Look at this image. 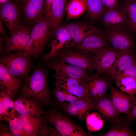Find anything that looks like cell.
Masks as SVG:
<instances>
[{"label":"cell","mask_w":136,"mask_h":136,"mask_svg":"<svg viewBox=\"0 0 136 136\" xmlns=\"http://www.w3.org/2000/svg\"><path fill=\"white\" fill-rule=\"evenodd\" d=\"M72 38L68 48H72L90 35L103 32L94 26L84 22L67 23L64 25Z\"/></svg>","instance_id":"2e32d148"},{"label":"cell","mask_w":136,"mask_h":136,"mask_svg":"<svg viewBox=\"0 0 136 136\" xmlns=\"http://www.w3.org/2000/svg\"><path fill=\"white\" fill-rule=\"evenodd\" d=\"M67 0H53L50 11L47 17L51 26V38L56 29L61 25L65 11Z\"/></svg>","instance_id":"cb8c5ba5"},{"label":"cell","mask_w":136,"mask_h":136,"mask_svg":"<svg viewBox=\"0 0 136 136\" xmlns=\"http://www.w3.org/2000/svg\"><path fill=\"white\" fill-rule=\"evenodd\" d=\"M14 114L28 136H60L54 128L48 126L44 116H30L17 112Z\"/></svg>","instance_id":"5b68a950"},{"label":"cell","mask_w":136,"mask_h":136,"mask_svg":"<svg viewBox=\"0 0 136 136\" xmlns=\"http://www.w3.org/2000/svg\"><path fill=\"white\" fill-rule=\"evenodd\" d=\"M120 52L113 48L107 47L96 52L92 58L93 67L96 71L95 75L100 76L109 69Z\"/></svg>","instance_id":"30bf717a"},{"label":"cell","mask_w":136,"mask_h":136,"mask_svg":"<svg viewBox=\"0 0 136 136\" xmlns=\"http://www.w3.org/2000/svg\"><path fill=\"white\" fill-rule=\"evenodd\" d=\"M0 7V20L4 23L11 35L22 23L21 9L12 1H9Z\"/></svg>","instance_id":"4fadbf2b"},{"label":"cell","mask_w":136,"mask_h":136,"mask_svg":"<svg viewBox=\"0 0 136 136\" xmlns=\"http://www.w3.org/2000/svg\"><path fill=\"white\" fill-rule=\"evenodd\" d=\"M22 96L35 100L42 106L53 105L48 88L45 70L38 66L24 78L21 87Z\"/></svg>","instance_id":"6da1fadb"},{"label":"cell","mask_w":136,"mask_h":136,"mask_svg":"<svg viewBox=\"0 0 136 136\" xmlns=\"http://www.w3.org/2000/svg\"><path fill=\"white\" fill-rule=\"evenodd\" d=\"M54 96L55 103L63 110L68 106L76 104L79 99L56 87L54 92Z\"/></svg>","instance_id":"f546056e"},{"label":"cell","mask_w":136,"mask_h":136,"mask_svg":"<svg viewBox=\"0 0 136 136\" xmlns=\"http://www.w3.org/2000/svg\"><path fill=\"white\" fill-rule=\"evenodd\" d=\"M0 119L6 120L15 113L14 102L6 90L0 89Z\"/></svg>","instance_id":"484cf974"},{"label":"cell","mask_w":136,"mask_h":136,"mask_svg":"<svg viewBox=\"0 0 136 136\" xmlns=\"http://www.w3.org/2000/svg\"><path fill=\"white\" fill-rule=\"evenodd\" d=\"M30 35L33 42L35 57H39L51 38V24L46 15H43L30 28Z\"/></svg>","instance_id":"8992f818"},{"label":"cell","mask_w":136,"mask_h":136,"mask_svg":"<svg viewBox=\"0 0 136 136\" xmlns=\"http://www.w3.org/2000/svg\"><path fill=\"white\" fill-rule=\"evenodd\" d=\"M51 38L52 40L50 50L43 57L46 62L50 61L68 48L72 40L68 30L63 24L56 29Z\"/></svg>","instance_id":"9c48e42d"},{"label":"cell","mask_w":136,"mask_h":136,"mask_svg":"<svg viewBox=\"0 0 136 136\" xmlns=\"http://www.w3.org/2000/svg\"><path fill=\"white\" fill-rule=\"evenodd\" d=\"M3 22L0 20V34L4 37H7V34L3 26Z\"/></svg>","instance_id":"60d3db41"},{"label":"cell","mask_w":136,"mask_h":136,"mask_svg":"<svg viewBox=\"0 0 136 136\" xmlns=\"http://www.w3.org/2000/svg\"><path fill=\"white\" fill-rule=\"evenodd\" d=\"M47 66L55 73L86 82L89 81L93 76L86 71L67 64L58 59H52L48 61Z\"/></svg>","instance_id":"8fae6325"},{"label":"cell","mask_w":136,"mask_h":136,"mask_svg":"<svg viewBox=\"0 0 136 136\" xmlns=\"http://www.w3.org/2000/svg\"><path fill=\"white\" fill-rule=\"evenodd\" d=\"M101 18L103 24L108 30L122 31L128 28L123 8L119 7L106 10Z\"/></svg>","instance_id":"5bb4252c"},{"label":"cell","mask_w":136,"mask_h":136,"mask_svg":"<svg viewBox=\"0 0 136 136\" xmlns=\"http://www.w3.org/2000/svg\"><path fill=\"white\" fill-rule=\"evenodd\" d=\"M16 112L29 116H44L46 111L35 100L21 96L14 101Z\"/></svg>","instance_id":"603a6c76"},{"label":"cell","mask_w":136,"mask_h":136,"mask_svg":"<svg viewBox=\"0 0 136 136\" xmlns=\"http://www.w3.org/2000/svg\"><path fill=\"white\" fill-rule=\"evenodd\" d=\"M135 62L136 57L133 53L120 51L112 65L104 73L105 77L114 81L127 67Z\"/></svg>","instance_id":"ac0fdd59"},{"label":"cell","mask_w":136,"mask_h":136,"mask_svg":"<svg viewBox=\"0 0 136 136\" xmlns=\"http://www.w3.org/2000/svg\"><path fill=\"white\" fill-rule=\"evenodd\" d=\"M114 81L122 92L130 96L136 94V78L121 74Z\"/></svg>","instance_id":"83f0119b"},{"label":"cell","mask_w":136,"mask_h":136,"mask_svg":"<svg viewBox=\"0 0 136 136\" xmlns=\"http://www.w3.org/2000/svg\"><path fill=\"white\" fill-rule=\"evenodd\" d=\"M10 0H0V7H1L6 3L9 2Z\"/></svg>","instance_id":"7bdbcfd3"},{"label":"cell","mask_w":136,"mask_h":136,"mask_svg":"<svg viewBox=\"0 0 136 136\" xmlns=\"http://www.w3.org/2000/svg\"><path fill=\"white\" fill-rule=\"evenodd\" d=\"M28 0H15V1L17 2L22 3V4L27 2Z\"/></svg>","instance_id":"ee69618b"},{"label":"cell","mask_w":136,"mask_h":136,"mask_svg":"<svg viewBox=\"0 0 136 136\" xmlns=\"http://www.w3.org/2000/svg\"><path fill=\"white\" fill-rule=\"evenodd\" d=\"M44 117L60 136H89L80 125L74 123L68 117L55 109L46 111Z\"/></svg>","instance_id":"277c9868"},{"label":"cell","mask_w":136,"mask_h":136,"mask_svg":"<svg viewBox=\"0 0 136 136\" xmlns=\"http://www.w3.org/2000/svg\"><path fill=\"white\" fill-rule=\"evenodd\" d=\"M45 0H28L22 4L21 10L25 24L32 26L45 14Z\"/></svg>","instance_id":"9a60e30c"},{"label":"cell","mask_w":136,"mask_h":136,"mask_svg":"<svg viewBox=\"0 0 136 136\" xmlns=\"http://www.w3.org/2000/svg\"><path fill=\"white\" fill-rule=\"evenodd\" d=\"M53 0H45L44 14L48 17L50 14Z\"/></svg>","instance_id":"ab89813d"},{"label":"cell","mask_w":136,"mask_h":136,"mask_svg":"<svg viewBox=\"0 0 136 136\" xmlns=\"http://www.w3.org/2000/svg\"></svg>","instance_id":"f6af8a7d"},{"label":"cell","mask_w":136,"mask_h":136,"mask_svg":"<svg viewBox=\"0 0 136 136\" xmlns=\"http://www.w3.org/2000/svg\"><path fill=\"white\" fill-rule=\"evenodd\" d=\"M0 135L1 136H13L9 127L1 125L0 126Z\"/></svg>","instance_id":"f35d334b"},{"label":"cell","mask_w":136,"mask_h":136,"mask_svg":"<svg viewBox=\"0 0 136 136\" xmlns=\"http://www.w3.org/2000/svg\"><path fill=\"white\" fill-rule=\"evenodd\" d=\"M87 7L86 16L90 20L95 21L101 18L106 11L101 0H86Z\"/></svg>","instance_id":"f1b7e54d"},{"label":"cell","mask_w":136,"mask_h":136,"mask_svg":"<svg viewBox=\"0 0 136 136\" xmlns=\"http://www.w3.org/2000/svg\"><path fill=\"white\" fill-rule=\"evenodd\" d=\"M63 110L68 115L76 117L78 118L79 117V111L76 104L67 106Z\"/></svg>","instance_id":"d590c367"},{"label":"cell","mask_w":136,"mask_h":136,"mask_svg":"<svg viewBox=\"0 0 136 136\" xmlns=\"http://www.w3.org/2000/svg\"><path fill=\"white\" fill-rule=\"evenodd\" d=\"M123 31L108 30L104 35L115 49L133 53V42L128 34Z\"/></svg>","instance_id":"d6986e66"},{"label":"cell","mask_w":136,"mask_h":136,"mask_svg":"<svg viewBox=\"0 0 136 136\" xmlns=\"http://www.w3.org/2000/svg\"><path fill=\"white\" fill-rule=\"evenodd\" d=\"M4 43L3 37L0 36V53L1 54H2L4 52V48L3 47Z\"/></svg>","instance_id":"b9f144b4"},{"label":"cell","mask_w":136,"mask_h":136,"mask_svg":"<svg viewBox=\"0 0 136 136\" xmlns=\"http://www.w3.org/2000/svg\"><path fill=\"white\" fill-rule=\"evenodd\" d=\"M53 76L56 80L55 87L79 99L91 98L88 93L87 82L56 73H55Z\"/></svg>","instance_id":"52a82bcc"},{"label":"cell","mask_w":136,"mask_h":136,"mask_svg":"<svg viewBox=\"0 0 136 136\" xmlns=\"http://www.w3.org/2000/svg\"><path fill=\"white\" fill-rule=\"evenodd\" d=\"M31 57L22 51H15L3 55L0 61L12 75L22 79L28 75L32 67Z\"/></svg>","instance_id":"3957f363"},{"label":"cell","mask_w":136,"mask_h":136,"mask_svg":"<svg viewBox=\"0 0 136 136\" xmlns=\"http://www.w3.org/2000/svg\"><path fill=\"white\" fill-rule=\"evenodd\" d=\"M130 124L126 116L118 122L111 124L108 130L99 134L100 136H136V132L129 127Z\"/></svg>","instance_id":"d4e9b609"},{"label":"cell","mask_w":136,"mask_h":136,"mask_svg":"<svg viewBox=\"0 0 136 136\" xmlns=\"http://www.w3.org/2000/svg\"><path fill=\"white\" fill-rule=\"evenodd\" d=\"M22 79L12 75L6 67L0 63V89L5 90L13 97L20 87Z\"/></svg>","instance_id":"7402d4cb"},{"label":"cell","mask_w":136,"mask_h":136,"mask_svg":"<svg viewBox=\"0 0 136 136\" xmlns=\"http://www.w3.org/2000/svg\"><path fill=\"white\" fill-rule=\"evenodd\" d=\"M92 101L90 98L79 99L76 103L79 113L78 119L82 120L84 119L89 112L92 110Z\"/></svg>","instance_id":"d6a6232c"},{"label":"cell","mask_w":136,"mask_h":136,"mask_svg":"<svg viewBox=\"0 0 136 136\" xmlns=\"http://www.w3.org/2000/svg\"><path fill=\"white\" fill-rule=\"evenodd\" d=\"M92 110L97 111L103 118L109 124L115 123L125 116L121 115L117 111L107 94L95 99L92 102Z\"/></svg>","instance_id":"7c38bea8"},{"label":"cell","mask_w":136,"mask_h":136,"mask_svg":"<svg viewBox=\"0 0 136 136\" xmlns=\"http://www.w3.org/2000/svg\"><path fill=\"white\" fill-rule=\"evenodd\" d=\"M90 54L72 48H67L56 56L59 59L64 62L83 69L91 74L93 73L92 58Z\"/></svg>","instance_id":"ba28073f"},{"label":"cell","mask_w":136,"mask_h":136,"mask_svg":"<svg viewBox=\"0 0 136 136\" xmlns=\"http://www.w3.org/2000/svg\"><path fill=\"white\" fill-rule=\"evenodd\" d=\"M108 42L103 32L88 36L72 48L94 55L107 47Z\"/></svg>","instance_id":"e0dca14e"},{"label":"cell","mask_w":136,"mask_h":136,"mask_svg":"<svg viewBox=\"0 0 136 136\" xmlns=\"http://www.w3.org/2000/svg\"><path fill=\"white\" fill-rule=\"evenodd\" d=\"M87 11L86 0H69L65 8L66 21L78 18Z\"/></svg>","instance_id":"4316f807"},{"label":"cell","mask_w":136,"mask_h":136,"mask_svg":"<svg viewBox=\"0 0 136 136\" xmlns=\"http://www.w3.org/2000/svg\"><path fill=\"white\" fill-rule=\"evenodd\" d=\"M30 27L22 23L10 36L3 37L5 54L18 51L35 57L33 42L30 35Z\"/></svg>","instance_id":"7a4b0ae2"},{"label":"cell","mask_w":136,"mask_h":136,"mask_svg":"<svg viewBox=\"0 0 136 136\" xmlns=\"http://www.w3.org/2000/svg\"><path fill=\"white\" fill-rule=\"evenodd\" d=\"M132 102V106L130 112L129 116L126 118L129 121L130 124L136 119V96H131Z\"/></svg>","instance_id":"e575fe53"},{"label":"cell","mask_w":136,"mask_h":136,"mask_svg":"<svg viewBox=\"0 0 136 136\" xmlns=\"http://www.w3.org/2000/svg\"><path fill=\"white\" fill-rule=\"evenodd\" d=\"M112 81L110 79L95 75L87 82L88 93L92 101L107 94V89L111 85Z\"/></svg>","instance_id":"44dd1931"},{"label":"cell","mask_w":136,"mask_h":136,"mask_svg":"<svg viewBox=\"0 0 136 136\" xmlns=\"http://www.w3.org/2000/svg\"><path fill=\"white\" fill-rule=\"evenodd\" d=\"M110 97L117 111L125 114L126 117L130 114L132 106L131 96L111 85L110 87Z\"/></svg>","instance_id":"ffe728a7"},{"label":"cell","mask_w":136,"mask_h":136,"mask_svg":"<svg viewBox=\"0 0 136 136\" xmlns=\"http://www.w3.org/2000/svg\"><path fill=\"white\" fill-rule=\"evenodd\" d=\"M106 10L113 9L120 7L118 0H101Z\"/></svg>","instance_id":"8d00e7d4"},{"label":"cell","mask_w":136,"mask_h":136,"mask_svg":"<svg viewBox=\"0 0 136 136\" xmlns=\"http://www.w3.org/2000/svg\"><path fill=\"white\" fill-rule=\"evenodd\" d=\"M121 74L136 78V62L127 67Z\"/></svg>","instance_id":"74e56055"},{"label":"cell","mask_w":136,"mask_h":136,"mask_svg":"<svg viewBox=\"0 0 136 136\" xmlns=\"http://www.w3.org/2000/svg\"><path fill=\"white\" fill-rule=\"evenodd\" d=\"M97 112L89 113L85 118L86 126L88 132L91 133L100 130L103 127V119Z\"/></svg>","instance_id":"1f68e13d"},{"label":"cell","mask_w":136,"mask_h":136,"mask_svg":"<svg viewBox=\"0 0 136 136\" xmlns=\"http://www.w3.org/2000/svg\"><path fill=\"white\" fill-rule=\"evenodd\" d=\"M6 120L9 123V127L13 136H28L14 114Z\"/></svg>","instance_id":"836d02e7"},{"label":"cell","mask_w":136,"mask_h":136,"mask_svg":"<svg viewBox=\"0 0 136 136\" xmlns=\"http://www.w3.org/2000/svg\"><path fill=\"white\" fill-rule=\"evenodd\" d=\"M123 8L128 28L131 31H136V0H125Z\"/></svg>","instance_id":"4dcf8cb0"}]
</instances>
